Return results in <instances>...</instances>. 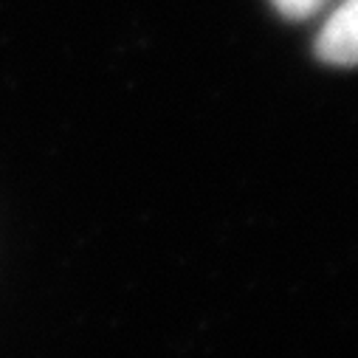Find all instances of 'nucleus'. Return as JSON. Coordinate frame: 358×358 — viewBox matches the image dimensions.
<instances>
[{"label": "nucleus", "instance_id": "2", "mask_svg": "<svg viewBox=\"0 0 358 358\" xmlns=\"http://www.w3.org/2000/svg\"><path fill=\"white\" fill-rule=\"evenodd\" d=\"M280 15H285L288 20H308L313 15H319L330 0H271Z\"/></svg>", "mask_w": 358, "mask_h": 358}, {"label": "nucleus", "instance_id": "1", "mask_svg": "<svg viewBox=\"0 0 358 358\" xmlns=\"http://www.w3.org/2000/svg\"><path fill=\"white\" fill-rule=\"evenodd\" d=\"M319 59L350 68L358 65V0H341L316 37Z\"/></svg>", "mask_w": 358, "mask_h": 358}]
</instances>
